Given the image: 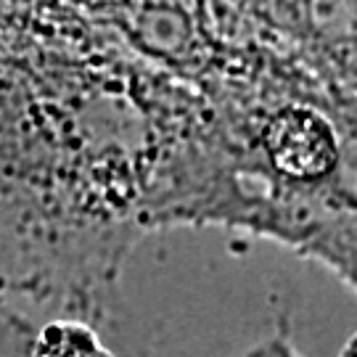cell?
Masks as SVG:
<instances>
[{"instance_id":"cell-1","label":"cell","mask_w":357,"mask_h":357,"mask_svg":"<svg viewBox=\"0 0 357 357\" xmlns=\"http://www.w3.org/2000/svg\"><path fill=\"white\" fill-rule=\"evenodd\" d=\"M265 146L273 165L291 178H323L336 165V138L331 125L315 112L299 106L283 109L270 119Z\"/></svg>"},{"instance_id":"cell-2","label":"cell","mask_w":357,"mask_h":357,"mask_svg":"<svg viewBox=\"0 0 357 357\" xmlns=\"http://www.w3.org/2000/svg\"><path fill=\"white\" fill-rule=\"evenodd\" d=\"M32 357H112L98 336L82 323H51L35 342Z\"/></svg>"}]
</instances>
